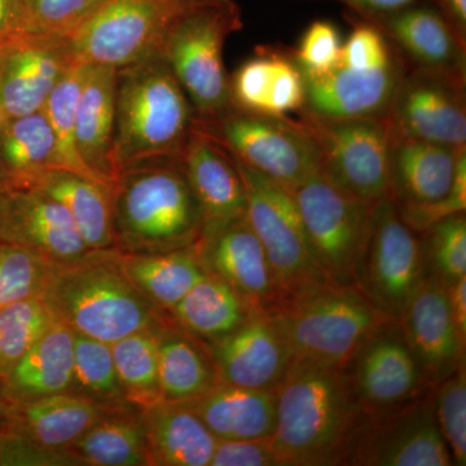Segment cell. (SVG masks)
I'll return each mask as SVG.
<instances>
[{"label": "cell", "instance_id": "6da1fadb", "mask_svg": "<svg viewBox=\"0 0 466 466\" xmlns=\"http://www.w3.org/2000/svg\"><path fill=\"white\" fill-rule=\"evenodd\" d=\"M274 394L279 465H349L368 415L341 368L293 361Z\"/></svg>", "mask_w": 466, "mask_h": 466}, {"label": "cell", "instance_id": "7a4b0ae2", "mask_svg": "<svg viewBox=\"0 0 466 466\" xmlns=\"http://www.w3.org/2000/svg\"><path fill=\"white\" fill-rule=\"evenodd\" d=\"M42 299L73 332L108 345L168 318L134 287L116 249L54 265Z\"/></svg>", "mask_w": 466, "mask_h": 466}, {"label": "cell", "instance_id": "3957f363", "mask_svg": "<svg viewBox=\"0 0 466 466\" xmlns=\"http://www.w3.org/2000/svg\"><path fill=\"white\" fill-rule=\"evenodd\" d=\"M186 92L158 54L116 69L115 167L177 158L195 125Z\"/></svg>", "mask_w": 466, "mask_h": 466}, {"label": "cell", "instance_id": "277c9868", "mask_svg": "<svg viewBox=\"0 0 466 466\" xmlns=\"http://www.w3.org/2000/svg\"><path fill=\"white\" fill-rule=\"evenodd\" d=\"M116 250L164 253L198 247L202 236L200 207L177 158L135 167L113 187Z\"/></svg>", "mask_w": 466, "mask_h": 466}, {"label": "cell", "instance_id": "5b68a950", "mask_svg": "<svg viewBox=\"0 0 466 466\" xmlns=\"http://www.w3.org/2000/svg\"><path fill=\"white\" fill-rule=\"evenodd\" d=\"M242 25L235 0H205L177 18L159 43L156 54L170 67L198 121L219 118L233 106L223 50Z\"/></svg>", "mask_w": 466, "mask_h": 466}, {"label": "cell", "instance_id": "8992f818", "mask_svg": "<svg viewBox=\"0 0 466 466\" xmlns=\"http://www.w3.org/2000/svg\"><path fill=\"white\" fill-rule=\"evenodd\" d=\"M271 315L289 346L293 361L341 370L368 334L390 319L359 288L334 283L285 303Z\"/></svg>", "mask_w": 466, "mask_h": 466}, {"label": "cell", "instance_id": "52a82bcc", "mask_svg": "<svg viewBox=\"0 0 466 466\" xmlns=\"http://www.w3.org/2000/svg\"><path fill=\"white\" fill-rule=\"evenodd\" d=\"M198 131L257 173L288 189L321 171L320 152L299 118L244 112L232 106L210 121L195 119Z\"/></svg>", "mask_w": 466, "mask_h": 466}, {"label": "cell", "instance_id": "ba28073f", "mask_svg": "<svg viewBox=\"0 0 466 466\" xmlns=\"http://www.w3.org/2000/svg\"><path fill=\"white\" fill-rule=\"evenodd\" d=\"M233 162L247 195L245 217L274 271L281 306L332 283L315 259L293 193L236 159Z\"/></svg>", "mask_w": 466, "mask_h": 466}, {"label": "cell", "instance_id": "9c48e42d", "mask_svg": "<svg viewBox=\"0 0 466 466\" xmlns=\"http://www.w3.org/2000/svg\"><path fill=\"white\" fill-rule=\"evenodd\" d=\"M289 191L321 271L334 284L359 288L377 201L342 191L321 171Z\"/></svg>", "mask_w": 466, "mask_h": 466}, {"label": "cell", "instance_id": "30bf717a", "mask_svg": "<svg viewBox=\"0 0 466 466\" xmlns=\"http://www.w3.org/2000/svg\"><path fill=\"white\" fill-rule=\"evenodd\" d=\"M205 0H109L63 39L72 63L131 66L157 51L175 21Z\"/></svg>", "mask_w": 466, "mask_h": 466}, {"label": "cell", "instance_id": "8fae6325", "mask_svg": "<svg viewBox=\"0 0 466 466\" xmlns=\"http://www.w3.org/2000/svg\"><path fill=\"white\" fill-rule=\"evenodd\" d=\"M317 143L321 174L364 200L390 196L391 133L386 118H325L297 113Z\"/></svg>", "mask_w": 466, "mask_h": 466}, {"label": "cell", "instance_id": "7c38bea8", "mask_svg": "<svg viewBox=\"0 0 466 466\" xmlns=\"http://www.w3.org/2000/svg\"><path fill=\"white\" fill-rule=\"evenodd\" d=\"M426 271L422 236L404 222L391 196L380 198L373 210L359 289L381 314L398 321Z\"/></svg>", "mask_w": 466, "mask_h": 466}, {"label": "cell", "instance_id": "4fadbf2b", "mask_svg": "<svg viewBox=\"0 0 466 466\" xmlns=\"http://www.w3.org/2000/svg\"><path fill=\"white\" fill-rule=\"evenodd\" d=\"M355 400L368 416L381 415L431 390L408 348L400 325H377L342 368Z\"/></svg>", "mask_w": 466, "mask_h": 466}, {"label": "cell", "instance_id": "5bb4252c", "mask_svg": "<svg viewBox=\"0 0 466 466\" xmlns=\"http://www.w3.org/2000/svg\"><path fill=\"white\" fill-rule=\"evenodd\" d=\"M349 465L452 466L435 420L431 388L404 406L368 416Z\"/></svg>", "mask_w": 466, "mask_h": 466}, {"label": "cell", "instance_id": "9a60e30c", "mask_svg": "<svg viewBox=\"0 0 466 466\" xmlns=\"http://www.w3.org/2000/svg\"><path fill=\"white\" fill-rule=\"evenodd\" d=\"M394 137L466 148V78L407 69L388 116Z\"/></svg>", "mask_w": 466, "mask_h": 466}, {"label": "cell", "instance_id": "2e32d148", "mask_svg": "<svg viewBox=\"0 0 466 466\" xmlns=\"http://www.w3.org/2000/svg\"><path fill=\"white\" fill-rule=\"evenodd\" d=\"M398 323L429 388L465 364L466 342L451 314L447 287L437 276L426 271Z\"/></svg>", "mask_w": 466, "mask_h": 466}, {"label": "cell", "instance_id": "e0dca14e", "mask_svg": "<svg viewBox=\"0 0 466 466\" xmlns=\"http://www.w3.org/2000/svg\"><path fill=\"white\" fill-rule=\"evenodd\" d=\"M205 269L228 284L253 315H271L281 294L266 251L247 217L202 238L198 245Z\"/></svg>", "mask_w": 466, "mask_h": 466}, {"label": "cell", "instance_id": "ac0fdd59", "mask_svg": "<svg viewBox=\"0 0 466 466\" xmlns=\"http://www.w3.org/2000/svg\"><path fill=\"white\" fill-rule=\"evenodd\" d=\"M201 342L220 381L241 388L274 391L293 363L272 315H251L232 332Z\"/></svg>", "mask_w": 466, "mask_h": 466}, {"label": "cell", "instance_id": "d6986e66", "mask_svg": "<svg viewBox=\"0 0 466 466\" xmlns=\"http://www.w3.org/2000/svg\"><path fill=\"white\" fill-rule=\"evenodd\" d=\"M360 18L381 30L407 69L466 78V45L429 0Z\"/></svg>", "mask_w": 466, "mask_h": 466}, {"label": "cell", "instance_id": "ffe728a7", "mask_svg": "<svg viewBox=\"0 0 466 466\" xmlns=\"http://www.w3.org/2000/svg\"><path fill=\"white\" fill-rule=\"evenodd\" d=\"M407 66H363L339 60L329 73L305 78V108L325 118H386Z\"/></svg>", "mask_w": 466, "mask_h": 466}, {"label": "cell", "instance_id": "44dd1931", "mask_svg": "<svg viewBox=\"0 0 466 466\" xmlns=\"http://www.w3.org/2000/svg\"><path fill=\"white\" fill-rule=\"evenodd\" d=\"M0 241L26 248L52 265L73 262L91 251L66 208L35 189L5 191Z\"/></svg>", "mask_w": 466, "mask_h": 466}, {"label": "cell", "instance_id": "7402d4cb", "mask_svg": "<svg viewBox=\"0 0 466 466\" xmlns=\"http://www.w3.org/2000/svg\"><path fill=\"white\" fill-rule=\"evenodd\" d=\"M72 64L63 42L18 35L0 45V91L7 119L41 112Z\"/></svg>", "mask_w": 466, "mask_h": 466}, {"label": "cell", "instance_id": "603a6c76", "mask_svg": "<svg viewBox=\"0 0 466 466\" xmlns=\"http://www.w3.org/2000/svg\"><path fill=\"white\" fill-rule=\"evenodd\" d=\"M202 217V238L247 213L244 183L231 156L208 137L193 130L177 156Z\"/></svg>", "mask_w": 466, "mask_h": 466}, {"label": "cell", "instance_id": "cb8c5ba5", "mask_svg": "<svg viewBox=\"0 0 466 466\" xmlns=\"http://www.w3.org/2000/svg\"><path fill=\"white\" fill-rule=\"evenodd\" d=\"M125 404H108L76 392L8 404L0 424L43 449L66 451L95 422Z\"/></svg>", "mask_w": 466, "mask_h": 466}, {"label": "cell", "instance_id": "d4e9b609", "mask_svg": "<svg viewBox=\"0 0 466 466\" xmlns=\"http://www.w3.org/2000/svg\"><path fill=\"white\" fill-rule=\"evenodd\" d=\"M116 69L86 66L76 110V148L88 171L115 186Z\"/></svg>", "mask_w": 466, "mask_h": 466}, {"label": "cell", "instance_id": "484cf974", "mask_svg": "<svg viewBox=\"0 0 466 466\" xmlns=\"http://www.w3.org/2000/svg\"><path fill=\"white\" fill-rule=\"evenodd\" d=\"M466 148L391 135L390 196L398 205H424L451 192Z\"/></svg>", "mask_w": 466, "mask_h": 466}, {"label": "cell", "instance_id": "4316f807", "mask_svg": "<svg viewBox=\"0 0 466 466\" xmlns=\"http://www.w3.org/2000/svg\"><path fill=\"white\" fill-rule=\"evenodd\" d=\"M189 408L217 440L271 438L276 428L274 391L217 383L192 400Z\"/></svg>", "mask_w": 466, "mask_h": 466}, {"label": "cell", "instance_id": "83f0119b", "mask_svg": "<svg viewBox=\"0 0 466 466\" xmlns=\"http://www.w3.org/2000/svg\"><path fill=\"white\" fill-rule=\"evenodd\" d=\"M142 416L149 466H210L217 438L188 407L158 400Z\"/></svg>", "mask_w": 466, "mask_h": 466}, {"label": "cell", "instance_id": "f1b7e54d", "mask_svg": "<svg viewBox=\"0 0 466 466\" xmlns=\"http://www.w3.org/2000/svg\"><path fill=\"white\" fill-rule=\"evenodd\" d=\"M75 332L55 320L2 380L3 397L7 404L69 391L75 367Z\"/></svg>", "mask_w": 466, "mask_h": 466}, {"label": "cell", "instance_id": "f546056e", "mask_svg": "<svg viewBox=\"0 0 466 466\" xmlns=\"http://www.w3.org/2000/svg\"><path fill=\"white\" fill-rule=\"evenodd\" d=\"M113 187L85 175L56 168L42 174L26 189H35L63 205L86 247L91 251H99L116 249Z\"/></svg>", "mask_w": 466, "mask_h": 466}, {"label": "cell", "instance_id": "4dcf8cb0", "mask_svg": "<svg viewBox=\"0 0 466 466\" xmlns=\"http://www.w3.org/2000/svg\"><path fill=\"white\" fill-rule=\"evenodd\" d=\"M56 168V143L43 110L5 121L0 128V186L5 191L29 188Z\"/></svg>", "mask_w": 466, "mask_h": 466}, {"label": "cell", "instance_id": "1f68e13d", "mask_svg": "<svg viewBox=\"0 0 466 466\" xmlns=\"http://www.w3.org/2000/svg\"><path fill=\"white\" fill-rule=\"evenodd\" d=\"M121 260L134 287L167 317L207 275L198 247L164 253H121Z\"/></svg>", "mask_w": 466, "mask_h": 466}, {"label": "cell", "instance_id": "d6a6232c", "mask_svg": "<svg viewBox=\"0 0 466 466\" xmlns=\"http://www.w3.org/2000/svg\"><path fill=\"white\" fill-rule=\"evenodd\" d=\"M204 343L184 332L170 319L158 343V386L161 400L186 401L219 383Z\"/></svg>", "mask_w": 466, "mask_h": 466}, {"label": "cell", "instance_id": "836d02e7", "mask_svg": "<svg viewBox=\"0 0 466 466\" xmlns=\"http://www.w3.org/2000/svg\"><path fill=\"white\" fill-rule=\"evenodd\" d=\"M66 451L79 465H148L142 410L133 404L116 408L95 422Z\"/></svg>", "mask_w": 466, "mask_h": 466}, {"label": "cell", "instance_id": "e575fe53", "mask_svg": "<svg viewBox=\"0 0 466 466\" xmlns=\"http://www.w3.org/2000/svg\"><path fill=\"white\" fill-rule=\"evenodd\" d=\"M251 315L244 300L228 284L207 271L167 317L184 332L208 341L232 332Z\"/></svg>", "mask_w": 466, "mask_h": 466}, {"label": "cell", "instance_id": "d590c367", "mask_svg": "<svg viewBox=\"0 0 466 466\" xmlns=\"http://www.w3.org/2000/svg\"><path fill=\"white\" fill-rule=\"evenodd\" d=\"M168 320L128 334L110 345L116 376L125 400L143 408L161 400L158 386V343L162 327Z\"/></svg>", "mask_w": 466, "mask_h": 466}, {"label": "cell", "instance_id": "8d00e7d4", "mask_svg": "<svg viewBox=\"0 0 466 466\" xmlns=\"http://www.w3.org/2000/svg\"><path fill=\"white\" fill-rule=\"evenodd\" d=\"M85 67V64H70L51 91L42 110L54 133L61 168L97 180L85 167L76 148V110L84 81Z\"/></svg>", "mask_w": 466, "mask_h": 466}, {"label": "cell", "instance_id": "74e56055", "mask_svg": "<svg viewBox=\"0 0 466 466\" xmlns=\"http://www.w3.org/2000/svg\"><path fill=\"white\" fill-rule=\"evenodd\" d=\"M56 320L42 297L0 309V381Z\"/></svg>", "mask_w": 466, "mask_h": 466}, {"label": "cell", "instance_id": "f35d334b", "mask_svg": "<svg viewBox=\"0 0 466 466\" xmlns=\"http://www.w3.org/2000/svg\"><path fill=\"white\" fill-rule=\"evenodd\" d=\"M69 391L101 403H127L108 343L76 334L75 367Z\"/></svg>", "mask_w": 466, "mask_h": 466}, {"label": "cell", "instance_id": "ab89813d", "mask_svg": "<svg viewBox=\"0 0 466 466\" xmlns=\"http://www.w3.org/2000/svg\"><path fill=\"white\" fill-rule=\"evenodd\" d=\"M52 267L51 262L26 248L0 241V309L42 297Z\"/></svg>", "mask_w": 466, "mask_h": 466}, {"label": "cell", "instance_id": "60d3db41", "mask_svg": "<svg viewBox=\"0 0 466 466\" xmlns=\"http://www.w3.org/2000/svg\"><path fill=\"white\" fill-rule=\"evenodd\" d=\"M109 0H24L23 33L63 41Z\"/></svg>", "mask_w": 466, "mask_h": 466}, {"label": "cell", "instance_id": "b9f144b4", "mask_svg": "<svg viewBox=\"0 0 466 466\" xmlns=\"http://www.w3.org/2000/svg\"><path fill=\"white\" fill-rule=\"evenodd\" d=\"M428 271L444 285L466 276L465 213L444 218L422 233Z\"/></svg>", "mask_w": 466, "mask_h": 466}, {"label": "cell", "instance_id": "7bdbcfd3", "mask_svg": "<svg viewBox=\"0 0 466 466\" xmlns=\"http://www.w3.org/2000/svg\"><path fill=\"white\" fill-rule=\"evenodd\" d=\"M438 428L453 465L466 464V370L460 366L452 375L431 388Z\"/></svg>", "mask_w": 466, "mask_h": 466}, {"label": "cell", "instance_id": "ee69618b", "mask_svg": "<svg viewBox=\"0 0 466 466\" xmlns=\"http://www.w3.org/2000/svg\"><path fill=\"white\" fill-rule=\"evenodd\" d=\"M275 47L263 46L229 76L231 101L236 109L268 116L269 100L275 88Z\"/></svg>", "mask_w": 466, "mask_h": 466}, {"label": "cell", "instance_id": "f6af8a7d", "mask_svg": "<svg viewBox=\"0 0 466 466\" xmlns=\"http://www.w3.org/2000/svg\"><path fill=\"white\" fill-rule=\"evenodd\" d=\"M341 47L339 27L330 21L317 20L303 32L299 47L291 48V54L303 76L315 78L327 75L337 66Z\"/></svg>", "mask_w": 466, "mask_h": 466}, {"label": "cell", "instance_id": "bcb514c9", "mask_svg": "<svg viewBox=\"0 0 466 466\" xmlns=\"http://www.w3.org/2000/svg\"><path fill=\"white\" fill-rule=\"evenodd\" d=\"M398 205V204H397ZM400 217L413 231L422 235L426 229L444 218L465 213L466 210V153L460 157L452 189L446 198L431 204L398 205Z\"/></svg>", "mask_w": 466, "mask_h": 466}, {"label": "cell", "instance_id": "7dc6e473", "mask_svg": "<svg viewBox=\"0 0 466 466\" xmlns=\"http://www.w3.org/2000/svg\"><path fill=\"white\" fill-rule=\"evenodd\" d=\"M210 466H280L271 438L217 440Z\"/></svg>", "mask_w": 466, "mask_h": 466}, {"label": "cell", "instance_id": "c3c4849f", "mask_svg": "<svg viewBox=\"0 0 466 466\" xmlns=\"http://www.w3.org/2000/svg\"><path fill=\"white\" fill-rule=\"evenodd\" d=\"M305 2H318V0H305ZM329 2L341 3L345 5V11L350 14L360 17H370L397 11V9L415 5L421 0H329Z\"/></svg>", "mask_w": 466, "mask_h": 466}, {"label": "cell", "instance_id": "681fc988", "mask_svg": "<svg viewBox=\"0 0 466 466\" xmlns=\"http://www.w3.org/2000/svg\"><path fill=\"white\" fill-rule=\"evenodd\" d=\"M24 0H0V45L23 33Z\"/></svg>", "mask_w": 466, "mask_h": 466}, {"label": "cell", "instance_id": "f907efd6", "mask_svg": "<svg viewBox=\"0 0 466 466\" xmlns=\"http://www.w3.org/2000/svg\"><path fill=\"white\" fill-rule=\"evenodd\" d=\"M447 296L453 321L460 337L466 342V276L455 283L447 285Z\"/></svg>", "mask_w": 466, "mask_h": 466}, {"label": "cell", "instance_id": "816d5d0a", "mask_svg": "<svg viewBox=\"0 0 466 466\" xmlns=\"http://www.w3.org/2000/svg\"><path fill=\"white\" fill-rule=\"evenodd\" d=\"M466 45V0H429Z\"/></svg>", "mask_w": 466, "mask_h": 466}, {"label": "cell", "instance_id": "f5cc1de1", "mask_svg": "<svg viewBox=\"0 0 466 466\" xmlns=\"http://www.w3.org/2000/svg\"><path fill=\"white\" fill-rule=\"evenodd\" d=\"M7 401H5V397H3L2 392V381H0V421L5 419V410H7Z\"/></svg>", "mask_w": 466, "mask_h": 466}, {"label": "cell", "instance_id": "db71d44e", "mask_svg": "<svg viewBox=\"0 0 466 466\" xmlns=\"http://www.w3.org/2000/svg\"><path fill=\"white\" fill-rule=\"evenodd\" d=\"M5 121H7V116H5V106H3L2 91H0V128L3 127Z\"/></svg>", "mask_w": 466, "mask_h": 466}, {"label": "cell", "instance_id": "11a10c76", "mask_svg": "<svg viewBox=\"0 0 466 466\" xmlns=\"http://www.w3.org/2000/svg\"><path fill=\"white\" fill-rule=\"evenodd\" d=\"M5 189L0 186V216H2L3 202H5Z\"/></svg>", "mask_w": 466, "mask_h": 466}]
</instances>
